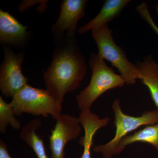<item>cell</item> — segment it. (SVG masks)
I'll return each mask as SVG.
<instances>
[{
    "instance_id": "obj_1",
    "label": "cell",
    "mask_w": 158,
    "mask_h": 158,
    "mask_svg": "<svg viewBox=\"0 0 158 158\" xmlns=\"http://www.w3.org/2000/svg\"><path fill=\"white\" fill-rule=\"evenodd\" d=\"M56 43L51 65L44 74V79L46 90L62 105L65 94L80 87L87 67L76 38Z\"/></svg>"
},
{
    "instance_id": "obj_2",
    "label": "cell",
    "mask_w": 158,
    "mask_h": 158,
    "mask_svg": "<svg viewBox=\"0 0 158 158\" xmlns=\"http://www.w3.org/2000/svg\"><path fill=\"white\" fill-rule=\"evenodd\" d=\"M89 65L92 72L90 83L76 97L81 111L90 110L97 99L106 91L121 88L125 84L121 76L115 73L98 54H91Z\"/></svg>"
},
{
    "instance_id": "obj_3",
    "label": "cell",
    "mask_w": 158,
    "mask_h": 158,
    "mask_svg": "<svg viewBox=\"0 0 158 158\" xmlns=\"http://www.w3.org/2000/svg\"><path fill=\"white\" fill-rule=\"evenodd\" d=\"M10 104L16 116L29 113L45 117L51 116L56 120L62 114V105L48 90L28 85L12 97Z\"/></svg>"
},
{
    "instance_id": "obj_4",
    "label": "cell",
    "mask_w": 158,
    "mask_h": 158,
    "mask_svg": "<svg viewBox=\"0 0 158 158\" xmlns=\"http://www.w3.org/2000/svg\"><path fill=\"white\" fill-rule=\"evenodd\" d=\"M92 36L98 48V55L106 60L117 69L127 85H133L141 75L136 65L129 61L124 51L115 43L112 36V31L105 25L94 29Z\"/></svg>"
},
{
    "instance_id": "obj_5",
    "label": "cell",
    "mask_w": 158,
    "mask_h": 158,
    "mask_svg": "<svg viewBox=\"0 0 158 158\" xmlns=\"http://www.w3.org/2000/svg\"><path fill=\"white\" fill-rule=\"evenodd\" d=\"M114 113V125L116 132L114 138L106 144L95 145L94 152L100 153L103 158H112L116 155V149L122 140L142 126L153 125L158 123V110L144 112L141 116L135 117L124 114L120 107L119 99L113 102L112 106Z\"/></svg>"
},
{
    "instance_id": "obj_6",
    "label": "cell",
    "mask_w": 158,
    "mask_h": 158,
    "mask_svg": "<svg viewBox=\"0 0 158 158\" xmlns=\"http://www.w3.org/2000/svg\"><path fill=\"white\" fill-rule=\"evenodd\" d=\"M4 54L0 69V90L6 98H12L27 85L28 79L22 72L24 55L6 47Z\"/></svg>"
},
{
    "instance_id": "obj_7",
    "label": "cell",
    "mask_w": 158,
    "mask_h": 158,
    "mask_svg": "<svg viewBox=\"0 0 158 158\" xmlns=\"http://www.w3.org/2000/svg\"><path fill=\"white\" fill-rule=\"evenodd\" d=\"M88 1L64 0L58 19L52 26L55 42L65 39L76 38L77 24L85 14Z\"/></svg>"
},
{
    "instance_id": "obj_8",
    "label": "cell",
    "mask_w": 158,
    "mask_h": 158,
    "mask_svg": "<svg viewBox=\"0 0 158 158\" xmlns=\"http://www.w3.org/2000/svg\"><path fill=\"white\" fill-rule=\"evenodd\" d=\"M79 118L61 114L56 120L53 129L49 136L52 158H64V148L69 141L76 140L82 132Z\"/></svg>"
},
{
    "instance_id": "obj_9",
    "label": "cell",
    "mask_w": 158,
    "mask_h": 158,
    "mask_svg": "<svg viewBox=\"0 0 158 158\" xmlns=\"http://www.w3.org/2000/svg\"><path fill=\"white\" fill-rule=\"evenodd\" d=\"M79 119L85 132L84 136L79 141L84 148L81 158H91V148L94 135L98 130L107 125L110 119L108 117L100 118L90 109L81 111Z\"/></svg>"
},
{
    "instance_id": "obj_10",
    "label": "cell",
    "mask_w": 158,
    "mask_h": 158,
    "mask_svg": "<svg viewBox=\"0 0 158 158\" xmlns=\"http://www.w3.org/2000/svg\"><path fill=\"white\" fill-rule=\"evenodd\" d=\"M28 26L20 23L9 12L0 10V42L15 46L26 42L29 34Z\"/></svg>"
},
{
    "instance_id": "obj_11",
    "label": "cell",
    "mask_w": 158,
    "mask_h": 158,
    "mask_svg": "<svg viewBox=\"0 0 158 158\" xmlns=\"http://www.w3.org/2000/svg\"><path fill=\"white\" fill-rule=\"evenodd\" d=\"M130 0H106L96 17L79 29V34H83L88 31L98 28L118 17L123 9L128 4Z\"/></svg>"
},
{
    "instance_id": "obj_12",
    "label": "cell",
    "mask_w": 158,
    "mask_h": 158,
    "mask_svg": "<svg viewBox=\"0 0 158 158\" xmlns=\"http://www.w3.org/2000/svg\"><path fill=\"white\" fill-rule=\"evenodd\" d=\"M136 66L141 75L142 84L149 89L152 98L158 110V64L150 57L144 62H138Z\"/></svg>"
},
{
    "instance_id": "obj_13",
    "label": "cell",
    "mask_w": 158,
    "mask_h": 158,
    "mask_svg": "<svg viewBox=\"0 0 158 158\" xmlns=\"http://www.w3.org/2000/svg\"><path fill=\"white\" fill-rule=\"evenodd\" d=\"M41 125L42 122L40 118L31 120L23 126L19 137L33 149L37 158H49L46 152L43 140L36 133V131Z\"/></svg>"
},
{
    "instance_id": "obj_14",
    "label": "cell",
    "mask_w": 158,
    "mask_h": 158,
    "mask_svg": "<svg viewBox=\"0 0 158 158\" xmlns=\"http://www.w3.org/2000/svg\"><path fill=\"white\" fill-rule=\"evenodd\" d=\"M141 142L152 144L158 151V123L147 126L131 135L125 137L118 144L116 155L120 154L129 144Z\"/></svg>"
},
{
    "instance_id": "obj_15",
    "label": "cell",
    "mask_w": 158,
    "mask_h": 158,
    "mask_svg": "<svg viewBox=\"0 0 158 158\" xmlns=\"http://www.w3.org/2000/svg\"><path fill=\"white\" fill-rule=\"evenodd\" d=\"M14 110L10 103L5 101L0 97V132L5 134L7 127L10 125L15 130L20 129L21 124L15 117Z\"/></svg>"
},
{
    "instance_id": "obj_16",
    "label": "cell",
    "mask_w": 158,
    "mask_h": 158,
    "mask_svg": "<svg viewBox=\"0 0 158 158\" xmlns=\"http://www.w3.org/2000/svg\"><path fill=\"white\" fill-rule=\"evenodd\" d=\"M136 10L142 18V19L147 23L152 29L153 31H154L158 36V27L156 24L155 23L151 15L147 4L145 2L141 3L140 5L137 6Z\"/></svg>"
},
{
    "instance_id": "obj_17",
    "label": "cell",
    "mask_w": 158,
    "mask_h": 158,
    "mask_svg": "<svg viewBox=\"0 0 158 158\" xmlns=\"http://www.w3.org/2000/svg\"><path fill=\"white\" fill-rule=\"evenodd\" d=\"M0 158H11L7 145L2 139L0 140Z\"/></svg>"
},
{
    "instance_id": "obj_18",
    "label": "cell",
    "mask_w": 158,
    "mask_h": 158,
    "mask_svg": "<svg viewBox=\"0 0 158 158\" xmlns=\"http://www.w3.org/2000/svg\"><path fill=\"white\" fill-rule=\"evenodd\" d=\"M156 12L158 15V5H156L155 6Z\"/></svg>"
}]
</instances>
